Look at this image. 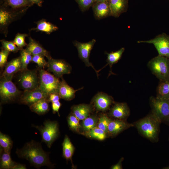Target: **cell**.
<instances>
[{"label": "cell", "instance_id": "41", "mask_svg": "<svg viewBox=\"0 0 169 169\" xmlns=\"http://www.w3.org/2000/svg\"><path fill=\"white\" fill-rule=\"evenodd\" d=\"M61 98L58 93H53L49 95L48 97V100L49 102H54L59 101Z\"/></svg>", "mask_w": 169, "mask_h": 169}, {"label": "cell", "instance_id": "34", "mask_svg": "<svg viewBox=\"0 0 169 169\" xmlns=\"http://www.w3.org/2000/svg\"><path fill=\"white\" fill-rule=\"evenodd\" d=\"M108 116L105 114H102L100 117L97 123L98 127L108 134V127L111 121Z\"/></svg>", "mask_w": 169, "mask_h": 169}, {"label": "cell", "instance_id": "36", "mask_svg": "<svg viewBox=\"0 0 169 169\" xmlns=\"http://www.w3.org/2000/svg\"><path fill=\"white\" fill-rule=\"evenodd\" d=\"M0 41L3 49L13 53L17 52L20 50L13 41H8L4 39L1 40Z\"/></svg>", "mask_w": 169, "mask_h": 169}, {"label": "cell", "instance_id": "7", "mask_svg": "<svg viewBox=\"0 0 169 169\" xmlns=\"http://www.w3.org/2000/svg\"><path fill=\"white\" fill-rule=\"evenodd\" d=\"M21 94L12 79L1 77L0 97L2 103H9L18 100Z\"/></svg>", "mask_w": 169, "mask_h": 169}, {"label": "cell", "instance_id": "9", "mask_svg": "<svg viewBox=\"0 0 169 169\" xmlns=\"http://www.w3.org/2000/svg\"><path fill=\"white\" fill-rule=\"evenodd\" d=\"M18 81L24 90H30L39 86V79L36 70L27 69L21 71Z\"/></svg>", "mask_w": 169, "mask_h": 169}, {"label": "cell", "instance_id": "25", "mask_svg": "<svg viewBox=\"0 0 169 169\" xmlns=\"http://www.w3.org/2000/svg\"><path fill=\"white\" fill-rule=\"evenodd\" d=\"M10 154L5 151L0 147V169H15L18 163L12 160Z\"/></svg>", "mask_w": 169, "mask_h": 169}, {"label": "cell", "instance_id": "24", "mask_svg": "<svg viewBox=\"0 0 169 169\" xmlns=\"http://www.w3.org/2000/svg\"><path fill=\"white\" fill-rule=\"evenodd\" d=\"M49 103L47 98H44L30 105L29 108L32 111L38 115H44L50 110Z\"/></svg>", "mask_w": 169, "mask_h": 169}, {"label": "cell", "instance_id": "38", "mask_svg": "<svg viewBox=\"0 0 169 169\" xmlns=\"http://www.w3.org/2000/svg\"><path fill=\"white\" fill-rule=\"evenodd\" d=\"M44 57L39 54L33 55L32 62L36 64L40 69H44L48 65V62L45 60Z\"/></svg>", "mask_w": 169, "mask_h": 169}, {"label": "cell", "instance_id": "46", "mask_svg": "<svg viewBox=\"0 0 169 169\" xmlns=\"http://www.w3.org/2000/svg\"><path fill=\"white\" fill-rule=\"evenodd\" d=\"M163 169H169V166H167L166 167H164V168H163Z\"/></svg>", "mask_w": 169, "mask_h": 169}, {"label": "cell", "instance_id": "21", "mask_svg": "<svg viewBox=\"0 0 169 169\" xmlns=\"http://www.w3.org/2000/svg\"><path fill=\"white\" fill-rule=\"evenodd\" d=\"M29 43L25 49L33 55H41L48 58L51 57L49 52L45 49L39 43L32 38H29Z\"/></svg>", "mask_w": 169, "mask_h": 169}, {"label": "cell", "instance_id": "18", "mask_svg": "<svg viewBox=\"0 0 169 169\" xmlns=\"http://www.w3.org/2000/svg\"><path fill=\"white\" fill-rule=\"evenodd\" d=\"M92 7L96 19L100 20L110 16L109 2H95Z\"/></svg>", "mask_w": 169, "mask_h": 169}, {"label": "cell", "instance_id": "27", "mask_svg": "<svg viewBox=\"0 0 169 169\" xmlns=\"http://www.w3.org/2000/svg\"><path fill=\"white\" fill-rule=\"evenodd\" d=\"M125 50V48L122 47L115 52L112 51L110 53H106L107 55L106 59L107 64L105 66L108 64L109 65L110 68V74H114L112 72L111 68L112 66L114 64L117 63L120 60Z\"/></svg>", "mask_w": 169, "mask_h": 169}, {"label": "cell", "instance_id": "3", "mask_svg": "<svg viewBox=\"0 0 169 169\" xmlns=\"http://www.w3.org/2000/svg\"><path fill=\"white\" fill-rule=\"evenodd\" d=\"M38 76V86L47 97L52 93H58L60 82L59 78L56 77L44 69H40Z\"/></svg>", "mask_w": 169, "mask_h": 169}, {"label": "cell", "instance_id": "31", "mask_svg": "<svg viewBox=\"0 0 169 169\" xmlns=\"http://www.w3.org/2000/svg\"><path fill=\"white\" fill-rule=\"evenodd\" d=\"M0 145L5 151L10 153L13 142L8 136L1 132H0Z\"/></svg>", "mask_w": 169, "mask_h": 169}, {"label": "cell", "instance_id": "43", "mask_svg": "<svg viewBox=\"0 0 169 169\" xmlns=\"http://www.w3.org/2000/svg\"><path fill=\"white\" fill-rule=\"evenodd\" d=\"M124 159L123 158H121L119 162L116 164L113 165L111 167L112 169H121L122 168V162Z\"/></svg>", "mask_w": 169, "mask_h": 169}, {"label": "cell", "instance_id": "2", "mask_svg": "<svg viewBox=\"0 0 169 169\" xmlns=\"http://www.w3.org/2000/svg\"><path fill=\"white\" fill-rule=\"evenodd\" d=\"M161 122L151 112L145 117L133 123L140 134L152 142L159 138Z\"/></svg>", "mask_w": 169, "mask_h": 169}, {"label": "cell", "instance_id": "37", "mask_svg": "<svg viewBox=\"0 0 169 169\" xmlns=\"http://www.w3.org/2000/svg\"><path fill=\"white\" fill-rule=\"evenodd\" d=\"M28 36V34L26 33H18L16 35L13 42L20 50L23 49V47L27 46L25 39Z\"/></svg>", "mask_w": 169, "mask_h": 169}, {"label": "cell", "instance_id": "12", "mask_svg": "<svg viewBox=\"0 0 169 169\" xmlns=\"http://www.w3.org/2000/svg\"><path fill=\"white\" fill-rule=\"evenodd\" d=\"M137 42L153 44L157 50L158 55L169 59V36L165 33L158 35L149 40L139 41Z\"/></svg>", "mask_w": 169, "mask_h": 169}, {"label": "cell", "instance_id": "8", "mask_svg": "<svg viewBox=\"0 0 169 169\" xmlns=\"http://www.w3.org/2000/svg\"><path fill=\"white\" fill-rule=\"evenodd\" d=\"M27 10L15 11L2 6L0 9V32L6 37L8 27L13 21L23 14Z\"/></svg>", "mask_w": 169, "mask_h": 169}, {"label": "cell", "instance_id": "19", "mask_svg": "<svg viewBox=\"0 0 169 169\" xmlns=\"http://www.w3.org/2000/svg\"><path fill=\"white\" fill-rule=\"evenodd\" d=\"M128 0H110V16L118 18L127 10Z\"/></svg>", "mask_w": 169, "mask_h": 169}, {"label": "cell", "instance_id": "13", "mask_svg": "<svg viewBox=\"0 0 169 169\" xmlns=\"http://www.w3.org/2000/svg\"><path fill=\"white\" fill-rule=\"evenodd\" d=\"M47 98L38 86L33 90H24L22 93L18 101L21 104L29 106L41 99Z\"/></svg>", "mask_w": 169, "mask_h": 169}, {"label": "cell", "instance_id": "45", "mask_svg": "<svg viewBox=\"0 0 169 169\" xmlns=\"http://www.w3.org/2000/svg\"><path fill=\"white\" fill-rule=\"evenodd\" d=\"M110 0H95V2H109Z\"/></svg>", "mask_w": 169, "mask_h": 169}, {"label": "cell", "instance_id": "29", "mask_svg": "<svg viewBox=\"0 0 169 169\" xmlns=\"http://www.w3.org/2000/svg\"><path fill=\"white\" fill-rule=\"evenodd\" d=\"M63 154L67 160L71 159L74 152V148L67 135L64 137L62 143Z\"/></svg>", "mask_w": 169, "mask_h": 169}, {"label": "cell", "instance_id": "26", "mask_svg": "<svg viewBox=\"0 0 169 169\" xmlns=\"http://www.w3.org/2000/svg\"><path fill=\"white\" fill-rule=\"evenodd\" d=\"M37 26L35 28H32L31 30L36 31H41L50 34L52 32L57 31L58 28L53 24L42 19L36 22Z\"/></svg>", "mask_w": 169, "mask_h": 169}, {"label": "cell", "instance_id": "17", "mask_svg": "<svg viewBox=\"0 0 169 169\" xmlns=\"http://www.w3.org/2000/svg\"><path fill=\"white\" fill-rule=\"evenodd\" d=\"M134 126L133 123H130L126 120L119 119L111 120L108 127V134L111 136H115L131 127Z\"/></svg>", "mask_w": 169, "mask_h": 169}, {"label": "cell", "instance_id": "16", "mask_svg": "<svg viewBox=\"0 0 169 169\" xmlns=\"http://www.w3.org/2000/svg\"><path fill=\"white\" fill-rule=\"evenodd\" d=\"M1 77L12 79L14 75L22 70V66L20 57L14 58L7 63Z\"/></svg>", "mask_w": 169, "mask_h": 169}, {"label": "cell", "instance_id": "5", "mask_svg": "<svg viewBox=\"0 0 169 169\" xmlns=\"http://www.w3.org/2000/svg\"><path fill=\"white\" fill-rule=\"evenodd\" d=\"M150 105L152 113L161 123L169 125V99L150 97Z\"/></svg>", "mask_w": 169, "mask_h": 169}, {"label": "cell", "instance_id": "32", "mask_svg": "<svg viewBox=\"0 0 169 169\" xmlns=\"http://www.w3.org/2000/svg\"><path fill=\"white\" fill-rule=\"evenodd\" d=\"M20 58L22 66V70L27 69V66L32 61L33 55L25 49L20 50Z\"/></svg>", "mask_w": 169, "mask_h": 169}, {"label": "cell", "instance_id": "28", "mask_svg": "<svg viewBox=\"0 0 169 169\" xmlns=\"http://www.w3.org/2000/svg\"><path fill=\"white\" fill-rule=\"evenodd\" d=\"M156 97L169 99V79L160 81L156 89Z\"/></svg>", "mask_w": 169, "mask_h": 169}, {"label": "cell", "instance_id": "20", "mask_svg": "<svg viewBox=\"0 0 169 169\" xmlns=\"http://www.w3.org/2000/svg\"><path fill=\"white\" fill-rule=\"evenodd\" d=\"M61 78L58 93L62 99L66 100H71L74 98L76 92L83 88V87H82L75 90L67 84L63 77Z\"/></svg>", "mask_w": 169, "mask_h": 169}, {"label": "cell", "instance_id": "42", "mask_svg": "<svg viewBox=\"0 0 169 169\" xmlns=\"http://www.w3.org/2000/svg\"><path fill=\"white\" fill-rule=\"evenodd\" d=\"M61 105L59 101L52 103V108L53 113H57L59 116V110Z\"/></svg>", "mask_w": 169, "mask_h": 169}, {"label": "cell", "instance_id": "39", "mask_svg": "<svg viewBox=\"0 0 169 169\" xmlns=\"http://www.w3.org/2000/svg\"><path fill=\"white\" fill-rule=\"evenodd\" d=\"M82 12L88 10L95 3V0H75Z\"/></svg>", "mask_w": 169, "mask_h": 169}, {"label": "cell", "instance_id": "14", "mask_svg": "<svg viewBox=\"0 0 169 169\" xmlns=\"http://www.w3.org/2000/svg\"><path fill=\"white\" fill-rule=\"evenodd\" d=\"M92 102L97 110L102 111L108 110L114 103L111 96L103 92H98L93 98Z\"/></svg>", "mask_w": 169, "mask_h": 169}, {"label": "cell", "instance_id": "33", "mask_svg": "<svg viewBox=\"0 0 169 169\" xmlns=\"http://www.w3.org/2000/svg\"><path fill=\"white\" fill-rule=\"evenodd\" d=\"M86 133L87 135L89 137L100 140L105 139L107 134L98 127H95Z\"/></svg>", "mask_w": 169, "mask_h": 169}, {"label": "cell", "instance_id": "1", "mask_svg": "<svg viewBox=\"0 0 169 169\" xmlns=\"http://www.w3.org/2000/svg\"><path fill=\"white\" fill-rule=\"evenodd\" d=\"M16 153L18 157L27 160L36 168L44 166L52 168L53 166L49 153L43 150L41 143L35 141L27 142L22 148L17 149Z\"/></svg>", "mask_w": 169, "mask_h": 169}, {"label": "cell", "instance_id": "10", "mask_svg": "<svg viewBox=\"0 0 169 169\" xmlns=\"http://www.w3.org/2000/svg\"><path fill=\"white\" fill-rule=\"evenodd\" d=\"M96 41L94 39L86 43H82L75 40L73 42V44L77 49L79 57L86 66H90L93 69L98 77L99 71L96 70L92 64L89 61L90 53Z\"/></svg>", "mask_w": 169, "mask_h": 169}, {"label": "cell", "instance_id": "44", "mask_svg": "<svg viewBox=\"0 0 169 169\" xmlns=\"http://www.w3.org/2000/svg\"><path fill=\"white\" fill-rule=\"evenodd\" d=\"M33 4H36L39 7H41L43 2V0H28Z\"/></svg>", "mask_w": 169, "mask_h": 169}, {"label": "cell", "instance_id": "40", "mask_svg": "<svg viewBox=\"0 0 169 169\" xmlns=\"http://www.w3.org/2000/svg\"><path fill=\"white\" fill-rule=\"evenodd\" d=\"M10 52L2 49L0 52V67L1 68L5 66L7 64V58Z\"/></svg>", "mask_w": 169, "mask_h": 169}, {"label": "cell", "instance_id": "35", "mask_svg": "<svg viewBox=\"0 0 169 169\" xmlns=\"http://www.w3.org/2000/svg\"><path fill=\"white\" fill-rule=\"evenodd\" d=\"M79 120L72 113L67 118V121L69 127L72 130L78 131L81 126L79 122Z\"/></svg>", "mask_w": 169, "mask_h": 169}, {"label": "cell", "instance_id": "22", "mask_svg": "<svg viewBox=\"0 0 169 169\" xmlns=\"http://www.w3.org/2000/svg\"><path fill=\"white\" fill-rule=\"evenodd\" d=\"M32 3L28 0H4L3 5L15 11L27 10Z\"/></svg>", "mask_w": 169, "mask_h": 169}, {"label": "cell", "instance_id": "23", "mask_svg": "<svg viewBox=\"0 0 169 169\" xmlns=\"http://www.w3.org/2000/svg\"><path fill=\"white\" fill-rule=\"evenodd\" d=\"M71 110L72 113L79 120H83L89 116L92 109L90 105L81 104L73 106Z\"/></svg>", "mask_w": 169, "mask_h": 169}, {"label": "cell", "instance_id": "30", "mask_svg": "<svg viewBox=\"0 0 169 169\" xmlns=\"http://www.w3.org/2000/svg\"><path fill=\"white\" fill-rule=\"evenodd\" d=\"M95 116H88L83 120L82 127L83 130L86 132L96 127L98 120Z\"/></svg>", "mask_w": 169, "mask_h": 169}, {"label": "cell", "instance_id": "4", "mask_svg": "<svg viewBox=\"0 0 169 169\" xmlns=\"http://www.w3.org/2000/svg\"><path fill=\"white\" fill-rule=\"evenodd\" d=\"M147 67L160 81L169 79V59L158 55L148 63Z\"/></svg>", "mask_w": 169, "mask_h": 169}, {"label": "cell", "instance_id": "6", "mask_svg": "<svg viewBox=\"0 0 169 169\" xmlns=\"http://www.w3.org/2000/svg\"><path fill=\"white\" fill-rule=\"evenodd\" d=\"M40 132L42 141L44 142L49 148L58 137L59 134V126L56 121L46 120L43 125L40 126L32 125Z\"/></svg>", "mask_w": 169, "mask_h": 169}, {"label": "cell", "instance_id": "11", "mask_svg": "<svg viewBox=\"0 0 169 169\" xmlns=\"http://www.w3.org/2000/svg\"><path fill=\"white\" fill-rule=\"evenodd\" d=\"M47 59L48 70L52 72L56 77L61 78L64 74L71 73V66L64 60L54 59L51 56Z\"/></svg>", "mask_w": 169, "mask_h": 169}, {"label": "cell", "instance_id": "15", "mask_svg": "<svg viewBox=\"0 0 169 169\" xmlns=\"http://www.w3.org/2000/svg\"><path fill=\"white\" fill-rule=\"evenodd\" d=\"M130 114V109L126 103L115 102L110 109L108 115L116 119L126 120Z\"/></svg>", "mask_w": 169, "mask_h": 169}]
</instances>
